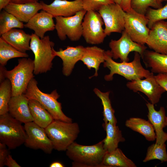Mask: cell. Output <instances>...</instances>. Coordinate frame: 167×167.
I'll return each instance as SVG.
<instances>
[{
  "mask_svg": "<svg viewBox=\"0 0 167 167\" xmlns=\"http://www.w3.org/2000/svg\"><path fill=\"white\" fill-rule=\"evenodd\" d=\"M140 54L135 52L132 61L117 62L113 60L110 50L105 51V61L103 66L110 70V73L105 76V80L107 81L112 80L115 74L121 75L129 81L142 79L153 74V73L143 66Z\"/></svg>",
  "mask_w": 167,
  "mask_h": 167,
  "instance_id": "obj_1",
  "label": "cell"
},
{
  "mask_svg": "<svg viewBox=\"0 0 167 167\" xmlns=\"http://www.w3.org/2000/svg\"><path fill=\"white\" fill-rule=\"evenodd\" d=\"M103 140L96 144L84 145L74 142L66 150V154L72 160V167H103L102 161L107 152Z\"/></svg>",
  "mask_w": 167,
  "mask_h": 167,
  "instance_id": "obj_2",
  "label": "cell"
},
{
  "mask_svg": "<svg viewBox=\"0 0 167 167\" xmlns=\"http://www.w3.org/2000/svg\"><path fill=\"white\" fill-rule=\"evenodd\" d=\"M5 78L9 79L12 86V96L24 94L30 80L34 78V60L28 58L18 60V64L11 70L8 71L0 65Z\"/></svg>",
  "mask_w": 167,
  "mask_h": 167,
  "instance_id": "obj_3",
  "label": "cell"
},
{
  "mask_svg": "<svg viewBox=\"0 0 167 167\" xmlns=\"http://www.w3.org/2000/svg\"><path fill=\"white\" fill-rule=\"evenodd\" d=\"M45 130L54 149L58 151H66L74 142L80 132L79 125L76 122L55 120Z\"/></svg>",
  "mask_w": 167,
  "mask_h": 167,
  "instance_id": "obj_4",
  "label": "cell"
},
{
  "mask_svg": "<svg viewBox=\"0 0 167 167\" xmlns=\"http://www.w3.org/2000/svg\"><path fill=\"white\" fill-rule=\"evenodd\" d=\"M34 78L29 83L24 93L28 99H34L39 102L51 114L54 120L72 122V119L65 115L62 110L61 103L57 100L60 96L56 90L50 93H45L40 90Z\"/></svg>",
  "mask_w": 167,
  "mask_h": 167,
  "instance_id": "obj_5",
  "label": "cell"
},
{
  "mask_svg": "<svg viewBox=\"0 0 167 167\" xmlns=\"http://www.w3.org/2000/svg\"><path fill=\"white\" fill-rule=\"evenodd\" d=\"M30 45L35 56L34 74L37 75L50 71L52 61L56 56L54 52V43L50 40L49 36L41 39L32 33Z\"/></svg>",
  "mask_w": 167,
  "mask_h": 167,
  "instance_id": "obj_6",
  "label": "cell"
},
{
  "mask_svg": "<svg viewBox=\"0 0 167 167\" xmlns=\"http://www.w3.org/2000/svg\"><path fill=\"white\" fill-rule=\"evenodd\" d=\"M22 123L8 112L0 115V143L10 150L24 144L26 134Z\"/></svg>",
  "mask_w": 167,
  "mask_h": 167,
  "instance_id": "obj_7",
  "label": "cell"
},
{
  "mask_svg": "<svg viewBox=\"0 0 167 167\" xmlns=\"http://www.w3.org/2000/svg\"><path fill=\"white\" fill-rule=\"evenodd\" d=\"M87 11L83 10L69 17L57 16L55 18V29L59 39L65 40L67 37L71 41L79 40L82 36V23Z\"/></svg>",
  "mask_w": 167,
  "mask_h": 167,
  "instance_id": "obj_8",
  "label": "cell"
},
{
  "mask_svg": "<svg viewBox=\"0 0 167 167\" xmlns=\"http://www.w3.org/2000/svg\"><path fill=\"white\" fill-rule=\"evenodd\" d=\"M103 19L97 11L86 12L82 23V34L86 42L98 45L103 42L107 35L102 28Z\"/></svg>",
  "mask_w": 167,
  "mask_h": 167,
  "instance_id": "obj_9",
  "label": "cell"
},
{
  "mask_svg": "<svg viewBox=\"0 0 167 167\" xmlns=\"http://www.w3.org/2000/svg\"><path fill=\"white\" fill-rule=\"evenodd\" d=\"M97 11L103 19L107 36L113 32L122 33L124 30L126 12L120 5L114 3L104 5Z\"/></svg>",
  "mask_w": 167,
  "mask_h": 167,
  "instance_id": "obj_10",
  "label": "cell"
},
{
  "mask_svg": "<svg viewBox=\"0 0 167 167\" xmlns=\"http://www.w3.org/2000/svg\"><path fill=\"white\" fill-rule=\"evenodd\" d=\"M148 20L145 15L134 10L126 12L124 30L134 42L142 45L146 44L150 29L148 26Z\"/></svg>",
  "mask_w": 167,
  "mask_h": 167,
  "instance_id": "obj_11",
  "label": "cell"
},
{
  "mask_svg": "<svg viewBox=\"0 0 167 167\" xmlns=\"http://www.w3.org/2000/svg\"><path fill=\"white\" fill-rule=\"evenodd\" d=\"M122 33L118 40L112 39L109 42L113 59H120L121 62H129V54L133 51L138 53L142 58L147 47L144 45L134 41L124 30Z\"/></svg>",
  "mask_w": 167,
  "mask_h": 167,
  "instance_id": "obj_12",
  "label": "cell"
},
{
  "mask_svg": "<svg viewBox=\"0 0 167 167\" xmlns=\"http://www.w3.org/2000/svg\"><path fill=\"white\" fill-rule=\"evenodd\" d=\"M26 134L24 145L35 150L40 149L46 154L52 153L54 148L48 137L45 129L33 121L26 123L24 125Z\"/></svg>",
  "mask_w": 167,
  "mask_h": 167,
  "instance_id": "obj_13",
  "label": "cell"
},
{
  "mask_svg": "<svg viewBox=\"0 0 167 167\" xmlns=\"http://www.w3.org/2000/svg\"><path fill=\"white\" fill-rule=\"evenodd\" d=\"M126 86L134 92H140L144 93L154 105L158 103L162 94L166 92L157 82L154 74L144 79L130 81Z\"/></svg>",
  "mask_w": 167,
  "mask_h": 167,
  "instance_id": "obj_14",
  "label": "cell"
},
{
  "mask_svg": "<svg viewBox=\"0 0 167 167\" xmlns=\"http://www.w3.org/2000/svg\"><path fill=\"white\" fill-rule=\"evenodd\" d=\"M40 2L42 5V10L51 14L54 17L71 16L84 10L82 0H54L49 4L42 1Z\"/></svg>",
  "mask_w": 167,
  "mask_h": 167,
  "instance_id": "obj_15",
  "label": "cell"
},
{
  "mask_svg": "<svg viewBox=\"0 0 167 167\" xmlns=\"http://www.w3.org/2000/svg\"><path fill=\"white\" fill-rule=\"evenodd\" d=\"M157 53L167 54V25L164 20L154 23L150 29L146 44Z\"/></svg>",
  "mask_w": 167,
  "mask_h": 167,
  "instance_id": "obj_16",
  "label": "cell"
},
{
  "mask_svg": "<svg viewBox=\"0 0 167 167\" xmlns=\"http://www.w3.org/2000/svg\"><path fill=\"white\" fill-rule=\"evenodd\" d=\"M148 112V120L152 125L156 135V143L162 144L167 141V133L163 130L167 126V117L164 107H160L158 111L155 110L154 105L150 102L146 104Z\"/></svg>",
  "mask_w": 167,
  "mask_h": 167,
  "instance_id": "obj_17",
  "label": "cell"
},
{
  "mask_svg": "<svg viewBox=\"0 0 167 167\" xmlns=\"http://www.w3.org/2000/svg\"><path fill=\"white\" fill-rule=\"evenodd\" d=\"M54 17L51 14L42 10L24 24V27L33 30L35 34L42 39L46 32L55 29Z\"/></svg>",
  "mask_w": 167,
  "mask_h": 167,
  "instance_id": "obj_18",
  "label": "cell"
},
{
  "mask_svg": "<svg viewBox=\"0 0 167 167\" xmlns=\"http://www.w3.org/2000/svg\"><path fill=\"white\" fill-rule=\"evenodd\" d=\"M85 49L82 45L75 47L67 46L63 49L60 48L59 50H54L55 56L59 57L62 61L63 74L66 76L71 74L75 64L81 61Z\"/></svg>",
  "mask_w": 167,
  "mask_h": 167,
  "instance_id": "obj_19",
  "label": "cell"
},
{
  "mask_svg": "<svg viewBox=\"0 0 167 167\" xmlns=\"http://www.w3.org/2000/svg\"><path fill=\"white\" fill-rule=\"evenodd\" d=\"M29 99L24 94L12 96L8 104V113L14 118L25 124L33 121L28 105Z\"/></svg>",
  "mask_w": 167,
  "mask_h": 167,
  "instance_id": "obj_20",
  "label": "cell"
},
{
  "mask_svg": "<svg viewBox=\"0 0 167 167\" xmlns=\"http://www.w3.org/2000/svg\"><path fill=\"white\" fill-rule=\"evenodd\" d=\"M4 9L21 22L27 23L39 11L42 10V6L38 2L23 4L10 2Z\"/></svg>",
  "mask_w": 167,
  "mask_h": 167,
  "instance_id": "obj_21",
  "label": "cell"
},
{
  "mask_svg": "<svg viewBox=\"0 0 167 167\" xmlns=\"http://www.w3.org/2000/svg\"><path fill=\"white\" fill-rule=\"evenodd\" d=\"M1 37L21 52L25 53L30 50L31 34L26 33L21 29H12L2 34Z\"/></svg>",
  "mask_w": 167,
  "mask_h": 167,
  "instance_id": "obj_22",
  "label": "cell"
},
{
  "mask_svg": "<svg viewBox=\"0 0 167 167\" xmlns=\"http://www.w3.org/2000/svg\"><path fill=\"white\" fill-rule=\"evenodd\" d=\"M105 51L101 48L96 46L85 47L84 54L81 60L87 68L91 69L93 68L95 70L93 75H98V71L100 65L105 61Z\"/></svg>",
  "mask_w": 167,
  "mask_h": 167,
  "instance_id": "obj_23",
  "label": "cell"
},
{
  "mask_svg": "<svg viewBox=\"0 0 167 167\" xmlns=\"http://www.w3.org/2000/svg\"><path fill=\"white\" fill-rule=\"evenodd\" d=\"M142 58L146 66L153 73L167 74V54L146 50Z\"/></svg>",
  "mask_w": 167,
  "mask_h": 167,
  "instance_id": "obj_24",
  "label": "cell"
},
{
  "mask_svg": "<svg viewBox=\"0 0 167 167\" xmlns=\"http://www.w3.org/2000/svg\"><path fill=\"white\" fill-rule=\"evenodd\" d=\"M102 126L106 133L103 139V147L107 152H112L118 148L119 143L125 141L122 131L116 125L110 122H104Z\"/></svg>",
  "mask_w": 167,
  "mask_h": 167,
  "instance_id": "obj_25",
  "label": "cell"
},
{
  "mask_svg": "<svg viewBox=\"0 0 167 167\" xmlns=\"http://www.w3.org/2000/svg\"><path fill=\"white\" fill-rule=\"evenodd\" d=\"M125 125L127 127L142 135L148 141H153L156 139L154 128L149 120L132 117L127 119Z\"/></svg>",
  "mask_w": 167,
  "mask_h": 167,
  "instance_id": "obj_26",
  "label": "cell"
},
{
  "mask_svg": "<svg viewBox=\"0 0 167 167\" xmlns=\"http://www.w3.org/2000/svg\"><path fill=\"white\" fill-rule=\"evenodd\" d=\"M28 105L33 122L45 129L54 120L51 114L37 101L29 100Z\"/></svg>",
  "mask_w": 167,
  "mask_h": 167,
  "instance_id": "obj_27",
  "label": "cell"
},
{
  "mask_svg": "<svg viewBox=\"0 0 167 167\" xmlns=\"http://www.w3.org/2000/svg\"><path fill=\"white\" fill-rule=\"evenodd\" d=\"M102 165L105 167H136L135 163L127 158L119 148L105 154Z\"/></svg>",
  "mask_w": 167,
  "mask_h": 167,
  "instance_id": "obj_28",
  "label": "cell"
},
{
  "mask_svg": "<svg viewBox=\"0 0 167 167\" xmlns=\"http://www.w3.org/2000/svg\"><path fill=\"white\" fill-rule=\"evenodd\" d=\"M93 91L96 95L101 99L103 107V120L104 122H110L116 125L117 121L115 115V111L112 107L109 98L110 91L102 92L97 88Z\"/></svg>",
  "mask_w": 167,
  "mask_h": 167,
  "instance_id": "obj_29",
  "label": "cell"
},
{
  "mask_svg": "<svg viewBox=\"0 0 167 167\" xmlns=\"http://www.w3.org/2000/svg\"><path fill=\"white\" fill-rule=\"evenodd\" d=\"M26 53L21 52L0 38V64L4 66L9 60L16 58H28Z\"/></svg>",
  "mask_w": 167,
  "mask_h": 167,
  "instance_id": "obj_30",
  "label": "cell"
},
{
  "mask_svg": "<svg viewBox=\"0 0 167 167\" xmlns=\"http://www.w3.org/2000/svg\"><path fill=\"white\" fill-rule=\"evenodd\" d=\"M0 13V35L12 29L23 28L24 24L14 15L4 9Z\"/></svg>",
  "mask_w": 167,
  "mask_h": 167,
  "instance_id": "obj_31",
  "label": "cell"
},
{
  "mask_svg": "<svg viewBox=\"0 0 167 167\" xmlns=\"http://www.w3.org/2000/svg\"><path fill=\"white\" fill-rule=\"evenodd\" d=\"M12 96L11 82L6 79L0 83V115L8 112V104Z\"/></svg>",
  "mask_w": 167,
  "mask_h": 167,
  "instance_id": "obj_32",
  "label": "cell"
},
{
  "mask_svg": "<svg viewBox=\"0 0 167 167\" xmlns=\"http://www.w3.org/2000/svg\"><path fill=\"white\" fill-rule=\"evenodd\" d=\"M155 159L159 160L162 162L167 161V153L165 143L159 144L155 143L148 148L143 162Z\"/></svg>",
  "mask_w": 167,
  "mask_h": 167,
  "instance_id": "obj_33",
  "label": "cell"
},
{
  "mask_svg": "<svg viewBox=\"0 0 167 167\" xmlns=\"http://www.w3.org/2000/svg\"><path fill=\"white\" fill-rule=\"evenodd\" d=\"M131 5L135 12L144 15H145L150 7L158 9L163 6L162 3L158 0H131Z\"/></svg>",
  "mask_w": 167,
  "mask_h": 167,
  "instance_id": "obj_34",
  "label": "cell"
},
{
  "mask_svg": "<svg viewBox=\"0 0 167 167\" xmlns=\"http://www.w3.org/2000/svg\"><path fill=\"white\" fill-rule=\"evenodd\" d=\"M165 1L167 2V0ZM145 15L148 20V26L150 29L156 22L167 19V2L165 5L159 9L149 8Z\"/></svg>",
  "mask_w": 167,
  "mask_h": 167,
  "instance_id": "obj_35",
  "label": "cell"
},
{
  "mask_svg": "<svg viewBox=\"0 0 167 167\" xmlns=\"http://www.w3.org/2000/svg\"><path fill=\"white\" fill-rule=\"evenodd\" d=\"M83 9L98 11L103 5L114 3L112 0H82Z\"/></svg>",
  "mask_w": 167,
  "mask_h": 167,
  "instance_id": "obj_36",
  "label": "cell"
},
{
  "mask_svg": "<svg viewBox=\"0 0 167 167\" xmlns=\"http://www.w3.org/2000/svg\"><path fill=\"white\" fill-rule=\"evenodd\" d=\"M9 150L5 144L0 143V167L4 166L5 159L10 154Z\"/></svg>",
  "mask_w": 167,
  "mask_h": 167,
  "instance_id": "obj_37",
  "label": "cell"
},
{
  "mask_svg": "<svg viewBox=\"0 0 167 167\" xmlns=\"http://www.w3.org/2000/svg\"><path fill=\"white\" fill-rule=\"evenodd\" d=\"M155 77L158 83L167 92V74H159Z\"/></svg>",
  "mask_w": 167,
  "mask_h": 167,
  "instance_id": "obj_38",
  "label": "cell"
},
{
  "mask_svg": "<svg viewBox=\"0 0 167 167\" xmlns=\"http://www.w3.org/2000/svg\"><path fill=\"white\" fill-rule=\"evenodd\" d=\"M4 166H6L8 167H21V166L19 165L15 160L14 159L12 156L10 154H9L6 158L4 163Z\"/></svg>",
  "mask_w": 167,
  "mask_h": 167,
  "instance_id": "obj_39",
  "label": "cell"
},
{
  "mask_svg": "<svg viewBox=\"0 0 167 167\" xmlns=\"http://www.w3.org/2000/svg\"><path fill=\"white\" fill-rule=\"evenodd\" d=\"M131 0H122L120 6L125 12H129L134 11L131 5Z\"/></svg>",
  "mask_w": 167,
  "mask_h": 167,
  "instance_id": "obj_40",
  "label": "cell"
},
{
  "mask_svg": "<svg viewBox=\"0 0 167 167\" xmlns=\"http://www.w3.org/2000/svg\"><path fill=\"white\" fill-rule=\"evenodd\" d=\"M11 2L15 4H23L38 2V0H10Z\"/></svg>",
  "mask_w": 167,
  "mask_h": 167,
  "instance_id": "obj_41",
  "label": "cell"
},
{
  "mask_svg": "<svg viewBox=\"0 0 167 167\" xmlns=\"http://www.w3.org/2000/svg\"><path fill=\"white\" fill-rule=\"evenodd\" d=\"M10 2V0H0V11L4 9Z\"/></svg>",
  "mask_w": 167,
  "mask_h": 167,
  "instance_id": "obj_42",
  "label": "cell"
},
{
  "mask_svg": "<svg viewBox=\"0 0 167 167\" xmlns=\"http://www.w3.org/2000/svg\"><path fill=\"white\" fill-rule=\"evenodd\" d=\"M50 167H64V165L59 161H55L51 163L49 165Z\"/></svg>",
  "mask_w": 167,
  "mask_h": 167,
  "instance_id": "obj_43",
  "label": "cell"
},
{
  "mask_svg": "<svg viewBox=\"0 0 167 167\" xmlns=\"http://www.w3.org/2000/svg\"><path fill=\"white\" fill-rule=\"evenodd\" d=\"M114 3L120 5L122 0H112Z\"/></svg>",
  "mask_w": 167,
  "mask_h": 167,
  "instance_id": "obj_44",
  "label": "cell"
},
{
  "mask_svg": "<svg viewBox=\"0 0 167 167\" xmlns=\"http://www.w3.org/2000/svg\"><path fill=\"white\" fill-rule=\"evenodd\" d=\"M159 2L162 3V2L165 1V0H158Z\"/></svg>",
  "mask_w": 167,
  "mask_h": 167,
  "instance_id": "obj_45",
  "label": "cell"
},
{
  "mask_svg": "<svg viewBox=\"0 0 167 167\" xmlns=\"http://www.w3.org/2000/svg\"><path fill=\"white\" fill-rule=\"evenodd\" d=\"M165 23L167 25V21H165Z\"/></svg>",
  "mask_w": 167,
  "mask_h": 167,
  "instance_id": "obj_46",
  "label": "cell"
},
{
  "mask_svg": "<svg viewBox=\"0 0 167 167\" xmlns=\"http://www.w3.org/2000/svg\"></svg>",
  "mask_w": 167,
  "mask_h": 167,
  "instance_id": "obj_47",
  "label": "cell"
}]
</instances>
